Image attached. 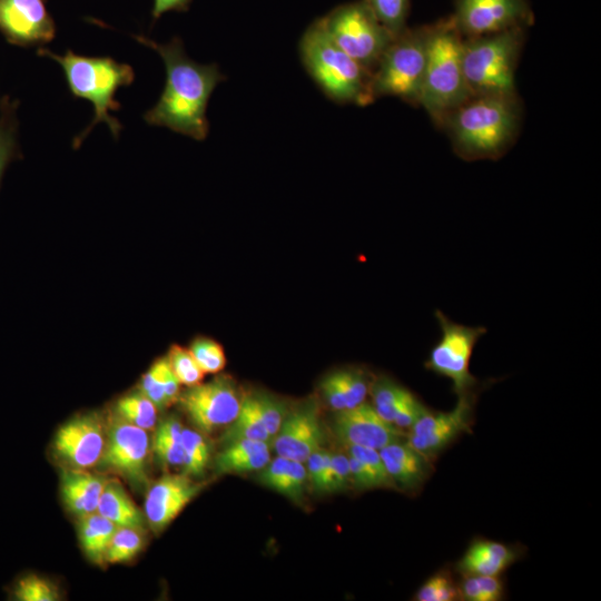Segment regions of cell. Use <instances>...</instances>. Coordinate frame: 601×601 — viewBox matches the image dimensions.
<instances>
[{
    "label": "cell",
    "mask_w": 601,
    "mask_h": 601,
    "mask_svg": "<svg viewBox=\"0 0 601 601\" xmlns=\"http://www.w3.org/2000/svg\"><path fill=\"white\" fill-rule=\"evenodd\" d=\"M519 556V551L502 542L473 541L456 564L462 575H500Z\"/></svg>",
    "instance_id": "obj_21"
},
{
    "label": "cell",
    "mask_w": 601,
    "mask_h": 601,
    "mask_svg": "<svg viewBox=\"0 0 601 601\" xmlns=\"http://www.w3.org/2000/svg\"><path fill=\"white\" fill-rule=\"evenodd\" d=\"M0 32L11 45L41 47L55 38L56 24L45 0H0Z\"/></svg>",
    "instance_id": "obj_14"
},
{
    "label": "cell",
    "mask_w": 601,
    "mask_h": 601,
    "mask_svg": "<svg viewBox=\"0 0 601 601\" xmlns=\"http://www.w3.org/2000/svg\"><path fill=\"white\" fill-rule=\"evenodd\" d=\"M184 449L183 474L198 476L204 473L209 460V446L205 437L197 431L183 428Z\"/></svg>",
    "instance_id": "obj_36"
},
{
    "label": "cell",
    "mask_w": 601,
    "mask_h": 601,
    "mask_svg": "<svg viewBox=\"0 0 601 601\" xmlns=\"http://www.w3.org/2000/svg\"><path fill=\"white\" fill-rule=\"evenodd\" d=\"M434 315L441 337L430 351L424 363L425 368L449 378L457 396L476 391L480 381L472 375L470 362L475 345L486 333V327L453 322L440 309H436Z\"/></svg>",
    "instance_id": "obj_9"
},
{
    "label": "cell",
    "mask_w": 601,
    "mask_h": 601,
    "mask_svg": "<svg viewBox=\"0 0 601 601\" xmlns=\"http://www.w3.org/2000/svg\"><path fill=\"white\" fill-rule=\"evenodd\" d=\"M227 426L223 434V441L226 444L239 440H257L273 444V439L258 413L253 394L242 397L240 410L236 418Z\"/></svg>",
    "instance_id": "obj_28"
},
{
    "label": "cell",
    "mask_w": 601,
    "mask_h": 601,
    "mask_svg": "<svg viewBox=\"0 0 601 601\" xmlns=\"http://www.w3.org/2000/svg\"><path fill=\"white\" fill-rule=\"evenodd\" d=\"M377 20L394 36L406 27L408 0H363Z\"/></svg>",
    "instance_id": "obj_37"
},
{
    "label": "cell",
    "mask_w": 601,
    "mask_h": 601,
    "mask_svg": "<svg viewBox=\"0 0 601 601\" xmlns=\"http://www.w3.org/2000/svg\"><path fill=\"white\" fill-rule=\"evenodd\" d=\"M476 391L457 396L449 412L426 408L411 426L407 443L428 460L435 457L459 435L471 432Z\"/></svg>",
    "instance_id": "obj_10"
},
{
    "label": "cell",
    "mask_w": 601,
    "mask_h": 601,
    "mask_svg": "<svg viewBox=\"0 0 601 601\" xmlns=\"http://www.w3.org/2000/svg\"><path fill=\"white\" fill-rule=\"evenodd\" d=\"M169 368L167 357L156 359L141 376L139 391L142 392L158 410L167 407L165 397V377Z\"/></svg>",
    "instance_id": "obj_41"
},
{
    "label": "cell",
    "mask_w": 601,
    "mask_h": 601,
    "mask_svg": "<svg viewBox=\"0 0 601 601\" xmlns=\"http://www.w3.org/2000/svg\"><path fill=\"white\" fill-rule=\"evenodd\" d=\"M417 601H454L460 600L459 584L446 569L437 571L428 578L414 595Z\"/></svg>",
    "instance_id": "obj_38"
},
{
    "label": "cell",
    "mask_w": 601,
    "mask_h": 601,
    "mask_svg": "<svg viewBox=\"0 0 601 601\" xmlns=\"http://www.w3.org/2000/svg\"><path fill=\"white\" fill-rule=\"evenodd\" d=\"M132 37L158 52L166 69L164 90L156 105L144 114V120L150 126L205 140L209 132L208 101L226 76L216 63L203 65L190 59L178 37L167 43H157L140 35Z\"/></svg>",
    "instance_id": "obj_1"
},
{
    "label": "cell",
    "mask_w": 601,
    "mask_h": 601,
    "mask_svg": "<svg viewBox=\"0 0 601 601\" xmlns=\"http://www.w3.org/2000/svg\"><path fill=\"white\" fill-rule=\"evenodd\" d=\"M307 471L304 463L279 456L260 470L258 481L268 489L300 502L304 496Z\"/></svg>",
    "instance_id": "obj_24"
},
{
    "label": "cell",
    "mask_w": 601,
    "mask_h": 601,
    "mask_svg": "<svg viewBox=\"0 0 601 601\" xmlns=\"http://www.w3.org/2000/svg\"><path fill=\"white\" fill-rule=\"evenodd\" d=\"M460 600L499 601L504 595L500 575H462L459 583Z\"/></svg>",
    "instance_id": "obj_33"
},
{
    "label": "cell",
    "mask_w": 601,
    "mask_h": 601,
    "mask_svg": "<svg viewBox=\"0 0 601 601\" xmlns=\"http://www.w3.org/2000/svg\"><path fill=\"white\" fill-rule=\"evenodd\" d=\"M183 428L181 423L174 416L162 420L156 428L152 449L165 465H184Z\"/></svg>",
    "instance_id": "obj_30"
},
{
    "label": "cell",
    "mask_w": 601,
    "mask_h": 601,
    "mask_svg": "<svg viewBox=\"0 0 601 601\" xmlns=\"http://www.w3.org/2000/svg\"><path fill=\"white\" fill-rule=\"evenodd\" d=\"M307 479L317 492H329L332 464L331 452L322 447L316 450L306 460Z\"/></svg>",
    "instance_id": "obj_43"
},
{
    "label": "cell",
    "mask_w": 601,
    "mask_h": 601,
    "mask_svg": "<svg viewBox=\"0 0 601 601\" xmlns=\"http://www.w3.org/2000/svg\"><path fill=\"white\" fill-rule=\"evenodd\" d=\"M333 432L347 446H366L380 450L403 437L402 430L384 421L367 403L336 412Z\"/></svg>",
    "instance_id": "obj_16"
},
{
    "label": "cell",
    "mask_w": 601,
    "mask_h": 601,
    "mask_svg": "<svg viewBox=\"0 0 601 601\" xmlns=\"http://www.w3.org/2000/svg\"><path fill=\"white\" fill-rule=\"evenodd\" d=\"M299 55L311 78L332 101L357 106L374 102L372 73L338 48L318 20L303 33Z\"/></svg>",
    "instance_id": "obj_5"
},
{
    "label": "cell",
    "mask_w": 601,
    "mask_h": 601,
    "mask_svg": "<svg viewBox=\"0 0 601 601\" xmlns=\"http://www.w3.org/2000/svg\"><path fill=\"white\" fill-rule=\"evenodd\" d=\"M321 390L325 402L332 410L335 412L346 410L345 398L331 374L322 381Z\"/></svg>",
    "instance_id": "obj_45"
},
{
    "label": "cell",
    "mask_w": 601,
    "mask_h": 601,
    "mask_svg": "<svg viewBox=\"0 0 601 601\" xmlns=\"http://www.w3.org/2000/svg\"><path fill=\"white\" fill-rule=\"evenodd\" d=\"M9 599L18 601H57L59 593L49 580L35 574L19 575L8 588Z\"/></svg>",
    "instance_id": "obj_32"
},
{
    "label": "cell",
    "mask_w": 601,
    "mask_h": 601,
    "mask_svg": "<svg viewBox=\"0 0 601 601\" xmlns=\"http://www.w3.org/2000/svg\"><path fill=\"white\" fill-rule=\"evenodd\" d=\"M522 122L516 91L469 97L443 120L455 154L464 160H495L514 144Z\"/></svg>",
    "instance_id": "obj_2"
},
{
    "label": "cell",
    "mask_w": 601,
    "mask_h": 601,
    "mask_svg": "<svg viewBox=\"0 0 601 601\" xmlns=\"http://www.w3.org/2000/svg\"><path fill=\"white\" fill-rule=\"evenodd\" d=\"M331 375L345 398L346 410L365 402L372 385L365 371L352 367L338 370Z\"/></svg>",
    "instance_id": "obj_35"
},
{
    "label": "cell",
    "mask_w": 601,
    "mask_h": 601,
    "mask_svg": "<svg viewBox=\"0 0 601 601\" xmlns=\"http://www.w3.org/2000/svg\"><path fill=\"white\" fill-rule=\"evenodd\" d=\"M332 477L331 492L342 491L351 484L348 456L343 453H331Z\"/></svg>",
    "instance_id": "obj_44"
},
{
    "label": "cell",
    "mask_w": 601,
    "mask_h": 601,
    "mask_svg": "<svg viewBox=\"0 0 601 601\" xmlns=\"http://www.w3.org/2000/svg\"><path fill=\"white\" fill-rule=\"evenodd\" d=\"M166 357L180 384L189 387L201 383L205 373L188 348L174 344L170 346Z\"/></svg>",
    "instance_id": "obj_39"
},
{
    "label": "cell",
    "mask_w": 601,
    "mask_h": 601,
    "mask_svg": "<svg viewBox=\"0 0 601 601\" xmlns=\"http://www.w3.org/2000/svg\"><path fill=\"white\" fill-rule=\"evenodd\" d=\"M385 470L394 486L412 491L417 490L428 477V459L418 453L408 443L401 440L378 450Z\"/></svg>",
    "instance_id": "obj_20"
},
{
    "label": "cell",
    "mask_w": 601,
    "mask_h": 601,
    "mask_svg": "<svg viewBox=\"0 0 601 601\" xmlns=\"http://www.w3.org/2000/svg\"><path fill=\"white\" fill-rule=\"evenodd\" d=\"M201 487L185 474H168L159 479L149 489L145 501V516L150 528L157 533L162 531Z\"/></svg>",
    "instance_id": "obj_18"
},
{
    "label": "cell",
    "mask_w": 601,
    "mask_h": 601,
    "mask_svg": "<svg viewBox=\"0 0 601 601\" xmlns=\"http://www.w3.org/2000/svg\"><path fill=\"white\" fill-rule=\"evenodd\" d=\"M525 27L464 38L463 71L471 96L513 92L515 69L525 39Z\"/></svg>",
    "instance_id": "obj_6"
},
{
    "label": "cell",
    "mask_w": 601,
    "mask_h": 601,
    "mask_svg": "<svg viewBox=\"0 0 601 601\" xmlns=\"http://www.w3.org/2000/svg\"><path fill=\"white\" fill-rule=\"evenodd\" d=\"M108 480L87 472L85 469L70 467L61 474V495L67 508L77 516L97 512L100 495Z\"/></svg>",
    "instance_id": "obj_22"
},
{
    "label": "cell",
    "mask_w": 601,
    "mask_h": 601,
    "mask_svg": "<svg viewBox=\"0 0 601 601\" xmlns=\"http://www.w3.org/2000/svg\"><path fill=\"white\" fill-rule=\"evenodd\" d=\"M116 528V524L97 512L79 516V541L85 554L95 564L102 565L106 562V551Z\"/></svg>",
    "instance_id": "obj_27"
},
{
    "label": "cell",
    "mask_w": 601,
    "mask_h": 601,
    "mask_svg": "<svg viewBox=\"0 0 601 601\" xmlns=\"http://www.w3.org/2000/svg\"><path fill=\"white\" fill-rule=\"evenodd\" d=\"M253 395L265 427L274 440L288 413L287 406L283 401L264 392H256Z\"/></svg>",
    "instance_id": "obj_42"
},
{
    "label": "cell",
    "mask_w": 601,
    "mask_h": 601,
    "mask_svg": "<svg viewBox=\"0 0 601 601\" xmlns=\"http://www.w3.org/2000/svg\"><path fill=\"white\" fill-rule=\"evenodd\" d=\"M270 443L257 440H239L226 444L216 457L219 473H245L260 471L270 461Z\"/></svg>",
    "instance_id": "obj_23"
},
{
    "label": "cell",
    "mask_w": 601,
    "mask_h": 601,
    "mask_svg": "<svg viewBox=\"0 0 601 601\" xmlns=\"http://www.w3.org/2000/svg\"><path fill=\"white\" fill-rule=\"evenodd\" d=\"M115 408L119 417L146 431L157 423V406L140 391L121 396Z\"/></svg>",
    "instance_id": "obj_31"
},
{
    "label": "cell",
    "mask_w": 601,
    "mask_h": 601,
    "mask_svg": "<svg viewBox=\"0 0 601 601\" xmlns=\"http://www.w3.org/2000/svg\"><path fill=\"white\" fill-rule=\"evenodd\" d=\"M205 374H216L226 366V355L223 346L216 341L199 336L188 348Z\"/></svg>",
    "instance_id": "obj_40"
},
{
    "label": "cell",
    "mask_w": 601,
    "mask_h": 601,
    "mask_svg": "<svg viewBox=\"0 0 601 601\" xmlns=\"http://www.w3.org/2000/svg\"><path fill=\"white\" fill-rule=\"evenodd\" d=\"M431 26L403 30L394 37L372 72L375 99L392 96L418 106Z\"/></svg>",
    "instance_id": "obj_7"
},
{
    "label": "cell",
    "mask_w": 601,
    "mask_h": 601,
    "mask_svg": "<svg viewBox=\"0 0 601 601\" xmlns=\"http://www.w3.org/2000/svg\"><path fill=\"white\" fill-rule=\"evenodd\" d=\"M453 21L463 38L528 27L533 12L528 0H457Z\"/></svg>",
    "instance_id": "obj_11"
},
{
    "label": "cell",
    "mask_w": 601,
    "mask_h": 601,
    "mask_svg": "<svg viewBox=\"0 0 601 601\" xmlns=\"http://www.w3.org/2000/svg\"><path fill=\"white\" fill-rule=\"evenodd\" d=\"M322 440L318 406L309 400L287 413L272 445L277 455L305 463L312 453L321 449Z\"/></svg>",
    "instance_id": "obj_17"
},
{
    "label": "cell",
    "mask_w": 601,
    "mask_h": 601,
    "mask_svg": "<svg viewBox=\"0 0 601 601\" xmlns=\"http://www.w3.org/2000/svg\"><path fill=\"white\" fill-rule=\"evenodd\" d=\"M144 544L141 530L117 526L106 551L105 561L109 563L130 561L141 551Z\"/></svg>",
    "instance_id": "obj_34"
},
{
    "label": "cell",
    "mask_w": 601,
    "mask_h": 601,
    "mask_svg": "<svg viewBox=\"0 0 601 601\" xmlns=\"http://www.w3.org/2000/svg\"><path fill=\"white\" fill-rule=\"evenodd\" d=\"M149 445L146 430L116 415L107 428L106 444L98 464L140 484L146 480Z\"/></svg>",
    "instance_id": "obj_13"
},
{
    "label": "cell",
    "mask_w": 601,
    "mask_h": 601,
    "mask_svg": "<svg viewBox=\"0 0 601 601\" xmlns=\"http://www.w3.org/2000/svg\"><path fill=\"white\" fill-rule=\"evenodd\" d=\"M318 21L332 41L371 73L394 38L363 0L338 6Z\"/></svg>",
    "instance_id": "obj_8"
},
{
    "label": "cell",
    "mask_w": 601,
    "mask_h": 601,
    "mask_svg": "<svg viewBox=\"0 0 601 601\" xmlns=\"http://www.w3.org/2000/svg\"><path fill=\"white\" fill-rule=\"evenodd\" d=\"M463 43L452 17L431 26L418 106L437 126L471 97L463 71Z\"/></svg>",
    "instance_id": "obj_4"
},
{
    "label": "cell",
    "mask_w": 601,
    "mask_h": 601,
    "mask_svg": "<svg viewBox=\"0 0 601 601\" xmlns=\"http://www.w3.org/2000/svg\"><path fill=\"white\" fill-rule=\"evenodd\" d=\"M18 100H11L9 96L0 99V186L10 162L21 158L18 145Z\"/></svg>",
    "instance_id": "obj_29"
},
{
    "label": "cell",
    "mask_w": 601,
    "mask_h": 601,
    "mask_svg": "<svg viewBox=\"0 0 601 601\" xmlns=\"http://www.w3.org/2000/svg\"><path fill=\"white\" fill-rule=\"evenodd\" d=\"M178 400L190 421L206 433L229 425L242 404V397L228 376L189 386Z\"/></svg>",
    "instance_id": "obj_12"
},
{
    "label": "cell",
    "mask_w": 601,
    "mask_h": 601,
    "mask_svg": "<svg viewBox=\"0 0 601 601\" xmlns=\"http://www.w3.org/2000/svg\"><path fill=\"white\" fill-rule=\"evenodd\" d=\"M97 513L117 526L144 530L145 518L142 512L116 481H107L99 499Z\"/></svg>",
    "instance_id": "obj_26"
},
{
    "label": "cell",
    "mask_w": 601,
    "mask_h": 601,
    "mask_svg": "<svg viewBox=\"0 0 601 601\" xmlns=\"http://www.w3.org/2000/svg\"><path fill=\"white\" fill-rule=\"evenodd\" d=\"M106 433L101 417L87 413L66 422L56 433V453L73 469H90L102 456Z\"/></svg>",
    "instance_id": "obj_15"
},
{
    "label": "cell",
    "mask_w": 601,
    "mask_h": 601,
    "mask_svg": "<svg viewBox=\"0 0 601 601\" xmlns=\"http://www.w3.org/2000/svg\"><path fill=\"white\" fill-rule=\"evenodd\" d=\"M371 393L376 413L400 430H410L427 408L410 390L388 377L374 381Z\"/></svg>",
    "instance_id": "obj_19"
},
{
    "label": "cell",
    "mask_w": 601,
    "mask_h": 601,
    "mask_svg": "<svg viewBox=\"0 0 601 601\" xmlns=\"http://www.w3.org/2000/svg\"><path fill=\"white\" fill-rule=\"evenodd\" d=\"M351 484L358 490L393 487L380 452L366 446H348Z\"/></svg>",
    "instance_id": "obj_25"
},
{
    "label": "cell",
    "mask_w": 601,
    "mask_h": 601,
    "mask_svg": "<svg viewBox=\"0 0 601 601\" xmlns=\"http://www.w3.org/2000/svg\"><path fill=\"white\" fill-rule=\"evenodd\" d=\"M193 0H154L152 18L157 20L167 11H186Z\"/></svg>",
    "instance_id": "obj_46"
},
{
    "label": "cell",
    "mask_w": 601,
    "mask_h": 601,
    "mask_svg": "<svg viewBox=\"0 0 601 601\" xmlns=\"http://www.w3.org/2000/svg\"><path fill=\"white\" fill-rule=\"evenodd\" d=\"M37 55L58 62L65 73L66 81L75 98L88 100L95 111L91 122L72 140V147L78 149L91 129L99 122H105L115 139H118L122 125L110 115L121 105L115 98L117 90L128 87L135 80L130 65L122 63L111 57H88L67 50L58 55L46 48H38Z\"/></svg>",
    "instance_id": "obj_3"
}]
</instances>
